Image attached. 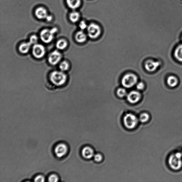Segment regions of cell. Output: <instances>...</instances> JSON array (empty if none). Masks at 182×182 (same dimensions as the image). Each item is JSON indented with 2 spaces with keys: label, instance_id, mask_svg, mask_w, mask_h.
I'll return each mask as SVG.
<instances>
[{
  "label": "cell",
  "instance_id": "obj_1",
  "mask_svg": "<svg viewBox=\"0 0 182 182\" xmlns=\"http://www.w3.org/2000/svg\"><path fill=\"white\" fill-rule=\"evenodd\" d=\"M167 163L171 170L177 171L182 168V154L181 152H175L169 155Z\"/></svg>",
  "mask_w": 182,
  "mask_h": 182
},
{
  "label": "cell",
  "instance_id": "obj_2",
  "mask_svg": "<svg viewBox=\"0 0 182 182\" xmlns=\"http://www.w3.org/2000/svg\"><path fill=\"white\" fill-rule=\"evenodd\" d=\"M51 81L55 85L59 86L63 85L66 82L67 75L62 72L55 71L51 74Z\"/></svg>",
  "mask_w": 182,
  "mask_h": 182
},
{
  "label": "cell",
  "instance_id": "obj_3",
  "mask_svg": "<svg viewBox=\"0 0 182 182\" xmlns=\"http://www.w3.org/2000/svg\"><path fill=\"white\" fill-rule=\"evenodd\" d=\"M138 77L135 74L129 73L123 77L121 83L123 86L127 88H130L137 83Z\"/></svg>",
  "mask_w": 182,
  "mask_h": 182
},
{
  "label": "cell",
  "instance_id": "obj_4",
  "mask_svg": "<svg viewBox=\"0 0 182 182\" xmlns=\"http://www.w3.org/2000/svg\"><path fill=\"white\" fill-rule=\"evenodd\" d=\"M123 122L125 127L131 130L137 126L138 124V119L134 114L129 113L124 116Z\"/></svg>",
  "mask_w": 182,
  "mask_h": 182
},
{
  "label": "cell",
  "instance_id": "obj_5",
  "mask_svg": "<svg viewBox=\"0 0 182 182\" xmlns=\"http://www.w3.org/2000/svg\"><path fill=\"white\" fill-rule=\"evenodd\" d=\"M58 29L54 28L51 30L44 29L40 33V37L44 43H48L52 41L54 39V34Z\"/></svg>",
  "mask_w": 182,
  "mask_h": 182
},
{
  "label": "cell",
  "instance_id": "obj_6",
  "mask_svg": "<svg viewBox=\"0 0 182 182\" xmlns=\"http://www.w3.org/2000/svg\"><path fill=\"white\" fill-rule=\"evenodd\" d=\"M87 32L88 37L90 39H95L100 36L101 30L98 25L95 23H92L88 26Z\"/></svg>",
  "mask_w": 182,
  "mask_h": 182
},
{
  "label": "cell",
  "instance_id": "obj_7",
  "mask_svg": "<svg viewBox=\"0 0 182 182\" xmlns=\"http://www.w3.org/2000/svg\"><path fill=\"white\" fill-rule=\"evenodd\" d=\"M68 147L65 143H58L55 147L54 153L57 157L59 158L64 157L68 152Z\"/></svg>",
  "mask_w": 182,
  "mask_h": 182
},
{
  "label": "cell",
  "instance_id": "obj_8",
  "mask_svg": "<svg viewBox=\"0 0 182 182\" xmlns=\"http://www.w3.org/2000/svg\"><path fill=\"white\" fill-rule=\"evenodd\" d=\"M45 49L44 46L41 44H35L33 48V54L36 58H43L45 54Z\"/></svg>",
  "mask_w": 182,
  "mask_h": 182
},
{
  "label": "cell",
  "instance_id": "obj_9",
  "mask_svg": "<svg viewBox=\"0 0 182 182\" xmlns=\"http://www.w3.org/2000/svg\"><path fill=\"white\" fill-rule=\"evenodd\" d=\"M141 98L140 93L138 91L133 90L131 91L127 95V100L132 104H135L139 102Z\"/></svg>",
  "mask_w": 182,
  "mask_h": 182
},
{
  "label": "cell",
  "instance_id": "obj_10",
  "mask_svg": "<svg viewBox=\"0 0 182 182\" xmlns=\"http://www.w3.org/2000/svg\"><path fill=\"white\" fill-rule=\"evenodd\" d=\"M161 65L160 61H156L153 60H149L146 61L145 63V68L149 72L155 71Z\"/></svg>",
  "mask_w": 182,
  "mask_h": 182
},
{
  "label": "cell",
  "instance_id": "obj_11",
  "mask_svg": "<svg viewBox=\"0 0 182 182\" xmlns=\"http://www.w3.org/2000/svg\"><path fill=\"white\" fill-rule=\"evenodd\" d=\"M62 58V55L58 51H54L50 54L48 57V61L52 65L58 64Z\"/></svg>",
  "mask_w": 182,
  "mask_h": 182
},
{
  "label": "cell",
  "instance_id": "obj_12",
  "mask_svg": "<svg viewBox=\"0 0 182 182\" xmlns=\"http://www.w3.org/2000/svg\"><path fill=\"white\" fill-rule=\"evenodd\" d=\"M82 155L86 159H90L93 157L95 155L94 150L90 147H85L82 150Z\"/></svg>",
  "mask_w": 182,
  "mask_h": 182
},
{
  "label": "cell",
  "instance_id": "obj_13",
  "mask_svg": "<svg viewBox=\"0 0 182 182\" xmlns=\"http://www.w3.org/2000/svg\"><path fill=\"white\" fill-rule=\"evenodd\" d=\"M35 14L37 18L40 19H46L48 16L47 10L42 7H40L36 9Z\"/></svg>",
  "mask_w": 182,
  "mask_h": 182
},
{
  "label": "cell",
  "instance_id": "obj_14",
  "mask_svg": "<svg viewBox=\"0 0 182 182\" xmlns=\"http://www.w3.org/2000/svg\"><path fill=\"white\" fill-rule=\"evenodd\" d=\"M173 54L175 58L179 62L182 63V44L177 46Z\"/></svg>",
  "mask_w": 182,
  "mask_h": 182
},
{
  "label": "cell",
  "instance_id": "obj_15",
  "mask_svg": "<svg viewBox=\"0 0 182 182\" xmlns=\"http://www.w3.org/2000/svg\"><path fill=\"white\" fill-rule=\"evenodd\" d=\"M87 38V37L86 34L82 31H78L75 36L76 41L78 43H84L86 41Z\"/></svg>",
  "mask_w": 182,
  "mask_h": 182
},
{
  "label": "cell",
  "instance_id": "obj_16",
  "mask_svg": "<svg viewBox=\"0 0 182 182\" xmlns=\"http://www.w3.org/2000/svg\"><path fill=\"white\" fill-rule=\"evenodd\" d=\"M166 82L168 85L171 88H174L178 84V80L176 77L171 75L167 78Z\"/></svg>",
  "mask_w": 182,
  "mask_h": 182
},
{
  "label": "cell",
  "instance_id": "obj_17",
  "mask_svg": "<svg viewBox=\"0 0 182 182\" xmlns=\"http://www.w3.org/2000/svg\"><path fill=\"white\" fill-rule=\"evenodd\" d=\"M32 44L30 42H24L22 43L19 47V50L22 53L25 54L29 51Z\"/></svg>",
  "mask_w": 182,
  "mask_h": 182
},
{
  "label": "cell",
  "instance_id": "obj_18",
  "mask_svg": "<svg viewBox=\"0 0 182 182\" xmlns=\"http://www.w3.org/2000/svg\"><path fill=\"white\" fill-rule=\"evenodd\" d=\"M67 3L70 8L75 9L79 7L81 1L80 0H67Z\"/></svg>",
  "mask_w": 182,
  "mask_h": 182
},
{
  "label": "cell",
  "instance_id": "obj_19",
  "mask_svg": "<svg viewBox=\"0 0 182 182\" xmlns=\"http://www.w3.org/2000/svg\"><path fill=\"white\" fill-rule=\"evenodd\" d=\"M68 45V43L66 40L64 39H61L57 42L56 47L58 49L62 50L66 48Z\"/></svg>",
  "mask_w": 182,
  "mask_h": 182
},
{
  "label": "cell",
  "instance_id": "obj_20",
  "mask_svg": "<svg viewBox=\"0 0 182 182\" xmlns=\"http://www.w3.org/2000/svg\"><path fill=\"white\" fill-rule=\"evenodd\" d=\"M80 14L78 12H73L70 14L69 18L72 22L76 23L79 20Z\"/></svg>",
  "mask_w": 182,
  "mask_h": 182
},
{
  "label": "cell",
  "instance_id": "obj_21",
  "mask_svg": "<svg viewBox=\"0 0 182 182\" xmlns=\"http://www.w3.org/2000/svg\"><path fill=\"white\" fill-rule=\"evenodd\" d=\"M149 118L150 116L149 114L143 113L140 115L139 120L141 122L145 123L149 121Z\"/></svg>",
  "mask_w": 182,
  "mask_h": 182
},
{
  "label": "cell",
  "instance_id": "obj_22",
  "mask_svg": "<svg viewBox=\"0 0 182 182\" xmlns=\"http://www.w3.org/2000/svg\"><path fill=\"white\" fill-rule=\"evenodd\" d=\"M117 96L120 98H123L127 96L126 90L124 88H120L118 89L117 91Z\"/></svg>",
  "mask_w": 182,
  "mask_h": 182
},
{
  "label": "cell",
  "instance_id": "obj_23",
  "mask_svg": "<svg viewBox=\"0 0 182 182\" xmlns=\"http://www.w3.org/2000/svg\"><path fill=\"white\" fill-rule=\"evenodd\" d=\"M69 68V65L66 61H63L60 65V68L61 71H65L67 70Z\"/></svg>",
  "mask_w": 182,
  "mask_h": 182
},
{
  "label": "cell",
  "instance_id": "obj_24",
  "mask_svg": "<svg viewBox=\"0 0 182 182\" xmlns=\"http://www.w3.org/2000/svg\"><path fill=\"white\" fill-rule=\"evenodd\" d=\"M59 177L56 174H52L48 177V181L50 182H57L59 181Z\"/></svg>",
  "mask_w": 182,
  "mask_h": 182
},
{
  "label": "cell",
  "instance_id": "obj_25",
  "mask_svg": "<svg viewBox=\"0 0 182 182\" xmlns=\"http://www.w3.org/2000/svg\"><path fill=\"white\" fill-rule=\"evenodd\" d=\"M45 181V177L41 175H38L34 179V181L36 182H44Z\"/></svg>",
  "mask_w": 182,
  "mask_h": 182
},
{
  "label": "cell",
  "instance_id": "obj_26",
  "mask_svg": "<svg viewBox=\"0 0 182 182\" xmlns=\"http://www.w3.org/2000/svg\"><path fill=\"white\" fill-rule=\"evenodd\" d=\"M93 157L95 161L97 162H100L103 160V156L100 154H95Z\"/></svg>",
  "mask_w": 182,
  "mask_h": 182
},
{
  "label": "cell",
  "instance_id": "obj_27",
  "mask_svg": "<svg viewBox=\"0 0 182 182\" xmlns=\"http://www.w3.org/2000/svg\"><path fill=\"white\" fill-rule=\"evenodd\" d=\"M145 87V85L142 82H138L136 84V88L139 90H143Z\"/></svg>",
  "mask_w": 182,
  "mask_h": 182
},
{
  "label": "cell",
  "instance_id": "obj_28",
  "mask_svg": "<svg viewBox=\"0 0 182 182\" xmlns=\"http://www.w3.org/2000/svg\"><path fill=\"white\" fill-rule=\"evenodd\" d=\"M38 41V38L37 36L36 35H33L30 37L29 42L32 44H36L37 43Z\"/></svg>",
  "mask_w": 182,
  "mask_h": 182
},
{
  "label": "cell",
  "instance_id": "obj_29",
  "mask_svg": "<svg viewBox=\"0 0 182 182\" xmlns=\"http://www.w3.org/2000/svg\"><path fill=\"white\" fill-rule=\"evenodd\" d=\"M79 27L82 30H84L86 28H87L88 26L86 23L84 21H82L80 22L79 24Z\"/></svg>",
  "mask_w": 182,
  "mask_h": 182
},
{
  "label": "cell",
  "instance_id": "obj_30",
  "mask_svg": "<svg viewBox=\"0 0 182 182\" xmlns=\"http://www.w3.org/2000/svg\"><path fill=\"white\" fill-rule=\"evenodd\" d=\"M46 19H47V20L48 21H50L52 19V17L51 16H47V17L46 18Z\"/></svg>",
  "mask_w": 182,
  "mask_h": 182
},
{
  "label": "cell",
  "instance_id": "obj_31",
  "mask_svg": "<svg viewBox=\"0 0 182 182\" xmlns=\"http://www.w3.org/2000/svg\"><path fill=\"white\" fill-rule=\"evenodd\" d=\"M181 39H182V37H181Z\"/></svg>",
  "mask_w": 182,
  "mask_h": 182
},
{
  "label": "cell",
  "instance_id": "obj_32",
  "mask_svg": "<svg viewBox=\"0 0 182 182\" xmlns=\"http://www.w3.org/2000/svg\"><path fill=\"white\" fill-rule=\"evenodd\" d=\"M181 153H182V151L181 152Z\"/></svg>",
  "mask_w": 182,
  "mask_h": 182
}]
</instances>
